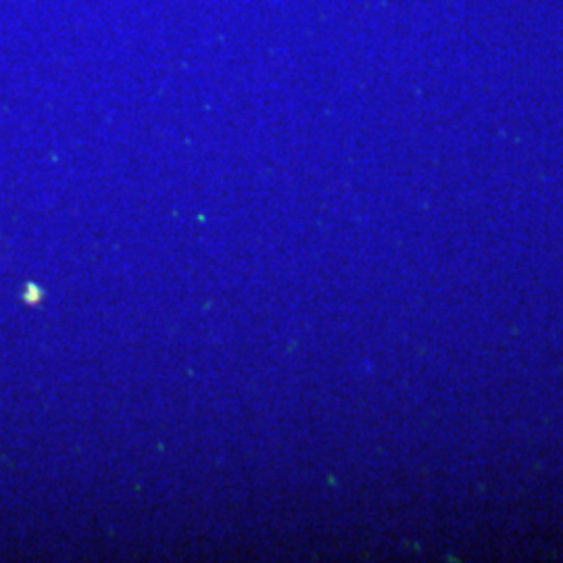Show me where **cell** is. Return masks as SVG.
<instances>
[{"instance_id":"obj_1","label":"cell","mask_w":563,"mask_h":563,"mask_svg":"<svg viewBox=\"0 0 563 563\" xmlns=\"http://www.w3.org/2000/svg\"><path fill=\"white\" fill-rule=\"evenodd\" d=\"M44 299V290H42L38 284L34 282H27L25 284V290H23V301L27 305H38Z\"/></svg>"}]
</instances>
